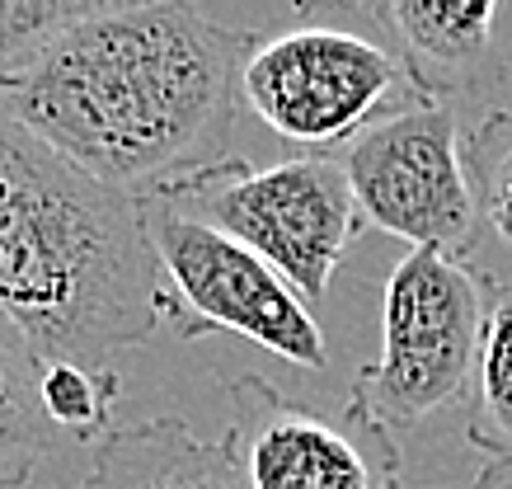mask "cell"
I'll return each mask as SVG.
<instances>
[{"instance_id":"1","label":"cell","mask_w":512,"mask_h":489,"mask_svg":"<svg viewBox=\"0 0 512 489\" xmlns=\"http://www.w3.org/2000/svg\"><path fill=\"white\" fill-rule=\"evenodd\" d=\"M245 38L179 0H99L0 104L76 170L146 198L231 160Z\"/></svg>"},{"instance_id":"2","label":"cell","mask_w":512,"mask_h":489,"mask_svg":"<svg viewBox=\"0 0 512 489\" xmlns=\"http://www.w3.org/2000/svg\"><path fill=\"white\" fill-rule=\"evenodd\" d=\"M0 320L38 363L109 367L165 325L141 198L99 184L0 104Z\"/></svg>"},{"instance_id":"3","label":"cell","mask_w":512,"mask_h":489,"mask_svg":"<svg viewBox=\"0 0 512 489\" xmlns=\"http://www.w3.org/2000/svg\"><path fill=\"white\" fill-rule=\"evenodd\" d=\"M428 99L447 95L400 52L381 0L296 5L292 24L249 33L240 52V104L311 156H339L367 127Z\"/></svg>"},{"instance_id":"4","label":"cell","mask_w":512,"mask_h":489,"mask_svg":"<svg viewBox=\"0 0 512 489\" xmlns=\"http://www.w3.org/2000/svg\"><path fill=\"white\" fill-rule=\"evenodd\" d=\"M146 198H165L240 240L306 301L329 297L343 254L367 226L339 156H292L278 165L231 156Z\"/></svg>"},{"instance_id":"5","label":"cell","mask_w":512,"mask_h":489,"mask_svg":"<svg viewBox=\"0 0 512 489\" xmlns=\"http://www.w3.org/2000/svg\"><path fill=\"white\" fill-rule=\"evenodd\" d=\"M484 325V273L442 250H409L381 287V353L357 367L348 405L400 438L461 400Z\"/></svg>"},{"instance_id":"6","label":"cell","mask_w":512,"mask_h":489,"mask_svg":"<svg viewBox=\"0 0 512 489\" xmlns=\"http://www.w3.org/2000/svg\"><path fill=\"white\" fill-rule=\"evenodd\" d=\"M141 212L165 278V325L179 339L235 334L301 372H325V330L278 269L165 198H141Z\"/></svg>"},{"instance_id":"7","label":"cell","mask_w":512,"mask_h":489,"mask_svg":"<svg viewBox=\"0 0 512 489\" xmlns=\"http://www.w3.org/2000/svg\"><path fill=\"white\" fill-rule=\"evenodd\" d=\"M367 226L409 250L466 259L480 240V207L466 170V137L447 99H428L367 127L339 151Z\"/></svg>"},{"instance_id":"8","label":"cell","mask_w":512,"mask_h":489,"mask_svg":"<svg viewBox=\"0 0 512 489\" xmlns=\"http://www.w3.org/2000/svg\"><path fill=\"white\" fill-rule=\"evenodd\" d=\"M231 428L221 452L245 489H400V447L362 410L325 419L264 377H231Z\"/></svg>"},{"instance_id":"9","label":"cell","mask_w":512,"mask_h":489,"mask_svg":"<svg viewBox=\"0 0 512 489\" xmlns=\"http://www.w3.org/2000/svg\"><path fill=\"white\" fill-rule=\"evenodd\" d=\"M76 489H245L221 442H202L179 414L113 428Z\"/></svg>"},{"instance_id":"10","label":"cell","mask_w":512,"mask_h":489,"mask_svg":"<svg viewBox=\"0 0 512 489\" xmlns=\"http://www.w3.org/2000/svg\"><path fill=\"white\" fill-rule=\"evenodd\" d=\"M381 19L395 33L400 52L414 62V71L447 95L456 71H470V66L484 62L498 29V5L494 0H466V5H451V0H381Z\"/></svg>"},{"instance_id":"11","label":"cell","mask_w":512,"mask_h":489,"mask_svg":"<svg viewBox=\"0 0 512 489\" xmlns=\"http://www.w3.org/2000/svg\"><path fill=\"white\" fill-rule=\"evenodd\" d=\"M466 442L489 461H512V283L484 273V325L470 367Z\"/></svg>"},{"instance_id":"12","label":"cell","mask_w":512,"mask_h":489,"mask_svg":"<svg viewBox=\"0 0 512 489\" xmlns=\"http://www.w3.org/2000/svg\"><path fill=\"white\" fill-rule=\"evenodd\" d=\"M38 377H43V363L0 320V480L5 485H29L33 466L47 457V447L57 438V428L43 414Z\"/></svg>"},{"instance_id":"13","label":"cell","mask_w":512,"mask_h":489,"mask_svg":"<svg viewBox=\"0 0 512 489\" xmlns=\"http://www.w3.org/2000/svg\"><path fill=\"white\" fill-rule=\"evenodd\" d=\"M43 391V414L47 424L62 438L80 442V447H99L104 428H109L113 405L123 400V377L113 367H85V363H43L38 377Z\"/></svg>"},{"instance_id":"14","label":"cell","mask_w":512,"mask_h":489,"mask_svg":"<svg viewBox=\"0 0 512 489\" xmlns=\"http://www.w3.org/2000/svg\"><path fill=\"white\" fill-rule=\"evenodd\" d=\"M466 170L480 226L494 231L498 245L512 250V104L484 113L466 137Z\"/></svg>"},{"instance_id":"15","label":"cell","mask_w":512,"mask_h":489,"mask_svg":"<svg viewBox=\"0 0 512 489\" xmlns=\"http://www.w3.org/2000/svg\"><path fill=\"white\" fill-rule=\"evenodd\" d=\"M99 0H0V85L29 71L62 33L94 15Z\"/></svg>"},{"instance_id":"16","label":"cell","mask_w":512,"mask_h":489,"mask_svg":"<svg viewBox=\"0 0 512 489\" xmlns=\"http://www.w3.org/2000/svg\"><path fill=\"white\" fill-rule=\"evenodd\" d=\"M470 489H512V461H489Z\"/></svg>"},{"instance_id":"17","label":"cell","mask_w":512,"mask_h":489,"mask_svg":"<svg viewBox=\"0 0 512 489\" xmlns=\"http://www.w3.org/2000/svg\"><path fill=\"white\" fill-rule=\"evenodd\" d=\"M0 489H29V485H5V480H0Z\"/></svg>"},{"instance_id":"18","label":"cell","mask_w":512,"mask_h":489,"mask_svg":"<svg viewBox=\"0 0 512 489\" xmlns=\"http://www.w3.org/2000/svg\"><path fill=\"white\" fill-rule=\"evenodd\" d=\"M400 489H404V485H400ZM423 489H437V485H423Z\"/></svg>"}]
</instances>
